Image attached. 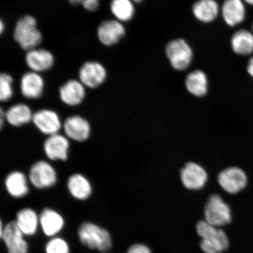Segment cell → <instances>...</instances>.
<instances>
[{"label": "cell", "instance_id": "cell-20", "mask_svg": "<svg viewBox=\"0 0 253 253\" xmlns=\"http://www.w3.org/2000/svg\"><path fill=\"white\" fill-rule=\"evenodd\" d=\"M15 221L24 236L36 235L40 226V216L33 209L29 208L19 211Z\"/></svg>", "mask_w": 253, "mask_h": 253}, {"label": "cell", "instance_id": "cell-34", "mask_svg": "<svg viewBox=\"0 0 253 253\" xmlns=\"http://www.w3.org/2000/svg\"><path fill=\"white\" fill-rule=\"evenodd\" d=\"M6 29L5 24L4 21L1 20L0 21V34H2L4 33Z\"/></svg>", "mask_w": 253, "mask_h": 253}, {"label": "cell", "instance_id": "cell-18", "mask_svg": "<svg viewBox=\"0 0 253 253\" xmlns=\"http://www.w3.org/2000/svg\"><path fill=\"white\" fill-rule=\"evenodd\" d=\"M41 229L47 237H55L65 226V220L58 211L50 208L44 209L40 215Z\"/></svg>", "mask_w": 253, "mask_h": 253}, {"label": "cell", "instance_id": "cell-37", "mask_svg": "<svg viewBox=\"0 0 253 253\" xmlns=\"http://www.w3.org/2000/svg\"><path fill=\"white\" fill-rule=\"evenodd\" d=\"M252 33H253V25H252Z\"/></svg>", "mask_w": 253, "mask_h": 253}, {"label": "cell", "instance_id": "cell-26", "mask_svg": "<svg viewBox=\"0 0 253 253\" xmlns=\"http://www.w3.org/2000/svg\"><path fill=\"white\" fill-rule=\"evenodd\" d=\"M34 113L29 106L18 103L5 112L6 121L14 126H20L33 121Z\"/></svg>", "mask_w": 253, "mask_h": 253}, {"label": "cell", "instance_id": "cell-29", "mask_svg": "<svg viewBox=\"0 0 253 253\" xmlns=\"http://www.w3.org/2000/svg\"><path fill=\"white\" fill-rule=\"evenodd\" d=\"M45 253H70V247L61 237H53L46 243Z\"/></svg>", "mask_w": 253, "mask_h": 253}, {"label": "cell", "instance_id": "cell-15", "mask_svg": "<svg viewBox=\"0 0 253 253\" xmlns=\"http://www.w3.org/2000/svg\"><path fill=\"white\" fill-rule=\"evenodd\" d=\"M69 148V138L59 133L48 136L43 144L46 156L52 161L67 160Z\"/></svg>", "mask_w": 253, "mask_h": 253}, {"label": "cell", "instance_id": "cell-1", "mask_svg": "<svg viewBox=\"0 0 253 253\" xmlns=\"http://www.w3.org/2000/svg\"><path fill=\"white\" fill-rule=\"evenodd\" d=\"M12 36L16 43L25 52L40 47L43 41V35L38 27L37 18L30 14L18 19Z\"/></svg>", "mask_w": 253, "mask_h": 253}, {"label": "cell", "instance_id": "cell-7", "mask_svg": "<svg viewBox=\"0 0 253 253\" xmlns=\"http://www.w3.org/2000/svg\"><path fill=\"white\" fill-rule=\"evenodd\" d=\"M24 60L29 71L41 74L50 71L55 63L53 53L50 50L41 47L25 52Z\"/></svg>", "mask_w": 253, "mask_h": 253}, {"label": "cell", "instance_id": "cell-36", "mask_svg": "<svg viewBox=\"0 0 253 253\" xmlns=\"http://www.w3.org/2000/svg\"><path fill=\"white\" fill-rule=\"evenodd\" d=\"M132 1H133L135 3V4H136V3L138 4V3L142 2V1H144V0H132Z\"/></svg>", "mask_w": 253, "mask_h": 253}, {"label": "cell", "instance_id": "cell-8", "mask_svg": "<svg viewBox=\"0 0 253 253\" xmlns=\"http://www.w3.org/2000/svg\"><path fill=\"white\" fill-rule=\"evenodd\" d=\"M29 181L37 189L48 188L56 184L57 173L54 168L49 163L37 161L31 167Z\"/></svg>", "mask_w": 253, "mask_h": 253}, {"label": "cell", "instance_id": "cell-35", "mask_svg": "<svg viewBox=\"0 0 253 253\" xmlns=\"http://www.w3.org/2000/svg\"><path fill=\"white\" fill-rule=\"evenodd\" d=\"M243 1L245 2V4L253 6V0H243Z\"/></svg>", "mask_w": 253, "mask_h": 253}, {"label": "cell", "instance_id": "cell-33", "mask_svg": "<svg viewBox=\"0 0 253 253\" xmlns=\"http://www.w3.org/2000/svg\"><path fill=\"white\" fill-rule=\"evenodd\" d=\"M5 120H6L5 112H4V110H3L2 108H1V111H0V126H1V128L3 127V125H4Z\"/></svg>", "mask_w": 253, "mask_h": 253}, {"label": "cell", "instance_id": "cell-9", "mask_svg": "<svg viewBox=\"0 0 253 253\" xmlns=\"http://www.w3.org/2000/svg\"><path fill=\"white\" fill-rule=\"evenodd\" d=\"M24 236L15 220L6 224L0 235L8 253H28L29 247Z\"/></svg>", "mask_w": 253, "mask_h": 253}, {"label": "cell", "instance_id": "cell-11", "mask_svg": "<svg viewBox=\"0 0 253 253\" xmlns=\"http://www.w3.org/2000/svg\"><path fill=\"white\" fill-rule=\"evenodd\" d=\"M87 88L78 79H71L59 88V96L63 103L68 106L80 105L86 96Z\"/></svg>", "mask_w": 253, "mask_h": 253}, {"label": "cell", "instance_id": "cell-14", "mask_svg": "<svg viewBox=\"0 0 253 253\" xmlns=\"http://www.w3.org/2000/svg\"><path fill=\"white\" fill-rule=\"evenodd\" d=\"M65 134L69 139L77 142H84L89 138L91 126L87 120L81 116L69 117L63 124Z\"/></svg>", "mask_w": 253, "mask_h": 253}, {"label": "cell", "instance_id": "cell-21", "mask_svg": "<svg viewBox=\"0 0 253 253\" xmlns=\"http://www.w3.org/2000/svg\"><path fill=\"white\" fill-rule=\"evenodd\" d=\"M69 193L79 201H85L92 194V186L86 176L75 173L69 177L67 183Z\"/></svg>", "mask_w": 253, "mask_h": 253}, {"label": "cell", "instance_id": "cell-24", "mask_svg": "<svg viewBox=\"0 0 253 253\" xmlns=\"http://www.w3.org/2000/svg\"><path fill=\"white\" fill-rule=\"evenodd\" d=\"M5 186L9 195L15 198H23L29 192L27 178L20 171L9 173L5 179Z\"/></svg>", "mask_w": 253, "mask_h": 253}, {"label": "cell", "instance_id": "cell-19", "mask_svg": "<svg viewBox=\"0 0 253 253\" xmlns=\"http://www.w3.org/2000/svg\"><path fill=\"white\" fill-rule=\"evenodd\" d=\"M193 15L204 24L212 23L220 13V7L216 0H197L192 5Z\"/></svg>", "mask_w": 253, "mask_h": 253}, {"label": "cell", "instance_id": "cell-13", "mask_svg": "<svg viewBox=\"0 0 253 253\" xmlns=\"http://www.w3.org/2000/svg\"><path fill=\"white\" fill-rule=\"evenodd\" d=\"M32 122L42 133L48 136L58 134L63 127L58 114L50 109L37 111Z\"/></svg>", "mask_w": 253, "mask_h": 253}, {"label": "cell", "instance_id": "cell-31", "mask_svg": "<svg viewBox=\"0 0 253 253\" xmlns=\"http://www.w3.org/2000/svg\"><path fill=\"white\" fill-rule=\"evenodd\" d=\"M126 253H152L147 246L142 244H134L129 247Z\"/></svg>", "mask_w": 253, "mask_h": 253}, {"label": "cell", "instance_id": "cell-22", "mask_svg": "<svg viewBox=\"0 0 253 253\" xmlns=\"http://www.w3.org/2000/svg\"><path fill=\"white\" fill-rule=\"evenodd\" d=\"M230 46L236 54L246 56L253 53V33L247 30H239L234 33L230 40Z\"/></svg>", "mask_w": 253, "mask_h": 253}, {"label": "cell", "instance_id": "cell-6", "mask_svg": "<svg viewBox=\"0 0 253 253\" xmlns=\"http://www.w3.org/2000/svg\"><path fill=\"white\" fill-rule=\"evenodd\" d=\"M96 37L100 44L106 47H112L124 39L126 30L124 24L115 18L101 21L96 28Z\"/></svg>", "mask_w": 253, "mask_h": 253}, {"label": "cell", "instance_id": "cell-12", "mask_svg": "<svg viewBox=\"0 0 253 253\" xmlns=\"http://www.w3.org/2000/svg\"><path fill=\"white\" fill-rule=\"evenodd\" d=\"M217 181L224 191L230 194H235L246 187L248 178L242 169L231 167L219 174Z\"/></svg>", "mask_w": 253, "mask_h": 253}, {"label": "cell", "instance_id": "cell-10", "mask_svg": "<svg viewBox=\"0 0 253 253\" xmlns=\"http://www.w3.org/2000/svg\"><path fill=\"white\" fill-rule=\"evenodd\" d=\"M45 82L42 74L28 71L21 76L20 88L22 96L27 99L36 100L42 96Z\"/></svg>", "mask_w": 253, "mask_h": 253}, {"label": "cell", "instance_id": "cell-32", "mask_svg": "<svg viewBox=\"0 0 253 253\" xmlns=\"http://www.w3.org/2000/svg\"><path fill=\"white\" fill-rule=\"evenodd\" d=\"M247 72L253 78V55L249 60L248 65H247Z\"/></svg>", "mask_w": 253, "mask_h": 253}, {"label": "cell", "instance_id": "cell-27", "mask_svg": "<svg viewBox=\"0 0 253 253\" xmlns=\"http://www.w3.org/2000/svg\"><path fill=\"white\" fill-rule=\"evenodd\" d=\"M135 3L132 0H111L109 8L113 18L124 24L133 19Z\"/></svg>", "mask_w": 253, "mask_h": 253}, {"label": "cell", "instance_id": "cell-4", "mask_svg": "<svg viewBox=\"0 0 253 253\" xmlns=\"http://www.w3.org/2000/svg\"><path fill=\"white\" fill-rule=\"evenodd\" d=\"M205 221L214 227L227 225L232 220V214L229 206L220 196L213 194L209 198L204 211Z\"/></svg>", "mask_w": 253, "mask_h": 253}, {"label": "cell", "instance_id": "cell-17", "mask_svg": "<svg viewBox=\"0 0 253 253\" xmlns=\"http://www.w3.org/2000/svg\"><path fill=\"white\" fill-rule=\"evenodd\" d=\"M220 14L226 25L230 27H236L245 20V2L243 0H224Z\"/></svg>", "mask_w": 253, "mask_h": 253}, {"label": "cell", "instance_id": "cell-3", "mask_svg": "<svg viewBox=\"0 0 253 253\" xmlns=\"http://www.w3.org/2000/svg\"><path fill=\"white\" fill-rule=\"evenodd\" d=\"M165 51L170 66L177 71H184L187 69L194 58L191 45L182 39L170 41L167 44Z\"/></svg>", "mask_w": 253, "mask_h": 253}, {"label": "cell", "instance_id": "cell-16", "mask_svg": "<svg viewBox=\"0 0 253 253\" xmlns=\"http://www.w3.org/2000/svg\"><path fill=\"white\" fill-rule=\"evenodd\" d=\"M181 178L186 188L197 191L205 185L208 180V174L204 168L199 164L189 163L182 169Z\"/></svg>", "mask_w": 253, "mask_h": 253}, {"label": "cell", "instance_id": "cell-28", "mask_svg": "<svg viewBox=\"0 0 253 253\" xmlns=\"http://www.w3.org/2000/svg\"><path fill=\"white\" fill-rule=\"evenodd\" d=\"M14 78L11 74L2 72L0 75V100L7 102L14 96Z\"/></svg>", "mask_w": 253, "mask_h": 253}, {"label": "cell", "instance_id": "cell-23", "mask_svg": "<svg viewBox=\"0 0 253 253\" xmlns=\"http://www.w3.org/2000/svg\"><path fill=\"white\" fill-rule=\"evenodd\" d=\"M200 246L205 253H221L229 249V239L223 230L217 228L207 238L202 239Z\"/></svg>", "mask_w": 253, "mask_h": 253}, {"label": "cell", "instance_id": "cell-30", "mask_svg": "<svg viewBox=\"0 0 253 253\" xmlns=\"http://www.w3.org/2000/svg\"><path fill=\"white\" fill-rule=\"evenodd\" d=\"M68 2L73 6L81 5L85 10L94 12L99 9L100 0H68Z\"/></svg>", "mask_w": 253, "mask_h": 253}, {"label": "cell", "instance_id": "cell-25", "mask_svg": "<svg viewBox=\"0 0 253 253\" xmlns=\"http://www.w3.org/2000/svg\"><path fill=\"white\" fill-rule=\"evenodd\" d=\"M186 89L190 93L198 97L207 94L209 82L207 74L202 70H194L186 76L185 81Z\"/></svg>", "mask_w": 253, "mask_h": 253}, {"label": "cell", "instance_id": "cell-2", "mask_svg": "<svg viewBox=\"0 0 253 253\" xmlns=\"http://www.w3.org/2000/svg\"><path fill=\"white\" fill-rule=\"evenodd\" d=\"M78 236L82 245L88 249L107 253L112 248V237L109 231L91 221L81 224Z\"/></svg>", "mask_w": 253, "mask_h": 253}, {"label": "cell", "instance_id": "cell-5", "mask_svg": "<svg viewBox=\"0 0 253 253\" xmlns=\"http://www.w3.org/2000/svg\"><path fill=\"white\" fill-rule=\"evenodd\" d=\"M78 77L87 88L96 89L105 83L108 72L102 63L91 60L82 63L79 69Z\"/></svg>", "mask_w": 253, "mask_h": 253}]
</instances>
